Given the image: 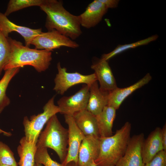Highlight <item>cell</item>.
<instances>
[{
    "label": "cell",
    "mask_w": 166,
    "mask_h": 166,
    "mask_svg": "<svg viewBox=\"0 0 166 166\" xmlns=\"http://www.w3.org/2000/svg\"><path fill=\"white\" fill-rule=\"evenodd\" d=\"M61 0H44L40 9L46 15L45 26L74 40L82 34L77 16L66 10Z\"/></svg>",
    "instance_id": "1"
},
{
    "label": "cell",
    "mask_w": 166,
    "mask_h": 166,
    "mask_svg": "<svg viewBox=\"0 0 166 166\" xmlns=\"http://www.w3.org/2000/svg\"><path fill=\"white\" fill-rule=\"evenodd\" d=\"M7 39L10 53L3 70L30 65L38 72H41L49 68L52 60L51 51L31 49L10 37Z\"/></svg>",
    "instance_id": "2"
},
{
    "label": "cell",
    "mask_w": 166,
    "mask_h": 166,
    "mask_svg": "<svg viewBox=\"0 0 166 166\" xmlns=\"http://www.w3.org/2000/svg\"><path fill=\"white\" fill-rule=\"evenodd\" d=\"M131 125L126 122L113 135L100 137V149L94 162L97 166H115L124 155L131 138Z\"/></svg>",
    "instance_id": "3"
},
{
    "label": "cell",
    "mask_w": 166,
    "mask_h": 166,
    "mask_svg": "<svg viewBox=\"0 0 166 166\" xmlns=\"http://www.w3.org/2000/svg\"><path fill=\"white\" fill-rule=\"evenodd\" d=\"M68 141V129L62 126L55 114L47 121L45 128L41 132L36 146L37 148L52 149L62 163L67 154Z\"/></svg>",
    "instance_id": "4"
},
{
    "label": "cell",
    "mask_w": 166,
    "mask_h": 166,
    "mask_svg": "<svg viewBox=\"0 0 166 166\" xmlns=\"http://www.w3.org/2000/svg\"><path fill=\"white\" fill-rule=\"evenodd\" d=\"M55 96L50 99L43 107L41 113L30 117H24L23 124L25 136L26 140L37 143L39 135L44 125L54 115L60 113L59 109L54 103Z\"/></svg>",
    "instance_id": "5"
},
{
    "label": "cell",
    "mask_w": 166,
    "mask_h": 166,
    "mask_svg": "<svg viewBox=\"0 0 166 166\" xmlns=\"http://www.w3.org/2000/svg\"><path fill=\"white\" fill-rule=\"evenodd\" d=\"M58 73L54 79L53 90L57 93L63 95L69 88L79 84H85L89 86L97 81L94 73L84 75L79 73H69L65 67H62L60 63L57 65Z\"/></svg>",
    "instance_id": "6"
},
{
    "label": "cell",
    "mask_w": 166,
    "mask_h": 166,
    "mask_svg": "<svg viewBox=\"0 0 166 166\" xmlns=\"http://www.w3.org/2000/svg\"><path fill=\"white\" fill-rule=\"evenodd\" d=\"M31 44L35 49L49 51L63 46L72 48L79 46L77 42L55 30L42 32L34 38Z\"/></svg>",
    "instance_id": "7"
},
{
    "label": "cell",
    "mask_w": 166,
    "mask_h": 166,
    "mask_svg": "<svg viewBox=\"0 0 166 166\" xmlns=\"http://www.w3.org/2000/svg\"><path fill=\"white\" fill-rule=\"evenodd\" d=\"M89 97V86L85 85L73 95L64 96L57 102L60 113L73 116L74 114L86 109Z\"/></svg>",
    "instance_id": "8"
},
{
    "label": "cell",
    "mask_w": 166,
    "mask_h": 166,
    "mask_svg": "<svg viewBox=\"0 0 166 166\" xmlns=\"http://www.w3.org/2000/svg\"><path fill=\"white\" fill-rule=\"evenodd\" d=\"M65 121L68 127V150L63 166L73 161L77 164L78 155L81 143L85 136L77 125L72 116L64 115Z\"/></svg>",
    "instance_id": "9"
},
{
    "label": "cell",
    "mask_w": 166,
    "mask_h": 166,
    "mask_svg": "<svg viewBox=\"0 0 166 166\" xmlns=\"http://www.w3.org/2000/svg\"><path fill=\"white\" fill-rule=\"evenodd\" d=\"M144 140L143 133L131 137L124 155L115 166H144L141 156V147Z\"/></svg>",
    "instance_id": "10"
},
{
    "label": "cell",
    "mask_w": 166,
    "mask_h": 166,
    "mask_svg": "<svg viewBox=\"0 0 166 166\" xmlns=\"http://www.w3.org/2000/svg\"><path fill=\"white\" fill-rule=\"evenodd\" d=\"M91 68L94 71L101 90L110 93L117 87L108 61L101 58L93 63Z\"/></svg>",
    "instance_id": "11"
},
{
    "label": "cell",
    "mask_w": 166,
    "mask_h": 166,
    "mask_svg": "<svg viewBox=\"0 0 166 166\" xmlns=\"http://www.w3.org/2000/svg\"><path fill=\"white\" fill-rule=\"evenodd\" d=\"M108 10L99 0H94L83 13L77 16L81 26L87 29L95 27L101 21Z\"/></svg>",
    "instance_id": "12"
},
{
    "label": "cell",
    "mask_w": 166,
    "mask_h": 166,
    "mask_svg": "<svg viewBox=\"0 0 166 166\" xmlns=\"http://www.w3.org/2000/svg\"><path fill=\"white\" fill-rule=\"evenodd\" d=\"M0 29V30L6 38L8 37L9 34L13 31L19 34L24 38L25 45L29 47L34 38L42 32L41 28L32 29L18 25L10 21L4 14L1 12Z\"/></svg>",
    "instance_id": "13"
},
{
    "label": "cell",
    "mask_w": 166,
    "mask_h": 166,
    "mask_svg": "<svg viewBox=\"0 0 166 166\" xmlns=\"http://www.w3.org/2000/svg\"><path fill=\"white\" fill-rule=\"evenodd\" d=\"M100 149V137L85 136L79 148L78 166H90L98 156Z\"/></svg>",
    "instance_id": "14"
},
{
    "label": "cell",
    "mask_w": 166,
    "mask_h": 166,
    "mask_svg": "<svg viewBox=\"0 0 166 166\" xmlns=\"http://www.w3.org/2000/svg\"><path fill=\"white\" fill-rule=\"evenodd\" d=\"M149 73L134 84L127 87L120 88L117 87L109 93L108 105L116 110L120 107L124 99L137 89L148 84L152 79Z\"/></svg>",
    "instance_id": "15"
},
{
    "label": "cell",
    "mask_w": 166,
    "mask_h": 166,
    "mask_svg": "<svg viewBox=\"0 0 166 166\" xmlns=\"http://www.w3.org/2000/svg\"><path fill=\"white\" fill-rule=\"evenodd\" d=\"M161 129L160 127H156L144 140L141 147V156L144 164L150 160L159 152L164 150Z\"/></svg>",
    "instance_id": "16"
},
{
    "label": "cell",
    "mask_w": 166,
    "mask_h": 166,
    "mask_svg": "<svg viewBox=\"0 0 166 166\" xmlns=\"http://www.w3.org/2000/svg\"><path fill=\"white\" fill-rule=\"evenodd\" d=\"M109 93L101 90L97 81L89 86V97L86 109L96 116L108 105Z\"/></svg>",
    "instance_id": "17"
},
{
    "label": "cell",
    "mask_w": 166,
    "mask_h": 166,
    "mask_svg": "<svg viewBox=\"0 0 166 166\" xmlns=\"http://www.w3.org/2000/svg\"><path fill=\"white\" fill-rule=\"evenodd\" d=\"M72 117L85 136L100 137L96 116L85 109L75 113Z\"/></svg>",
    "instance_id": "18"
},
{
    "label": "cell",
    "mask_w": 166,
    "mask_h": 166,
    "mask_svg": "<svg viewBox=\"0 0 166 166\" xmlns=\"http://www.w3.org/2000/svg\"><path fill=\"white\" fill-rule=\"evenodd\" d=\"M116 110L107 105L96 116L100 137H106L113 135L112 128L116 117Z\"/></svg>",
    "instance_id": "19"
},
{
    "label": "cell",
    "mask_w": 166,
    "mask_h": 166,
    "mask_svg": "<svg viewBox=\"0 0 166 166\" xmlns=\"http://www.w3.org/2000/svg\"><path fill=\"white\" fill-rule=\"evenodd\" d=\"M19 144L17 148L20 158L18 164L19 166H34L37 143L28 141L24 136L20 140Z\"/></svg>",
    "instance_id": "20"
},
{
    "label": "cell",
    "mask_w": 166,
    "mask_h": 166,
    "mask_svg": "<svg viewBox=\"0 0 166 166\" xmlns=\"http://www.w3.org/2000/svg\"><path fill=\"white\" fill-rule=\"evenodd\" d=\"M20 68H15L5 70L4 74L0 80V113L10 103V100L6 94V89L10 81L18 73Z\"/></svg>",
    "instance_id": "21"
},
{
    "label": "cell",
    "mask_w": 166,
    "mask_h": 166,
    "mask_svg": "<svg viewBox=\"0 0 166 166\" xmlns=\"http://www.w3.org/2000/svg\"><path fill=\"white\" fill-rule=\"evenodd\" d=\"M158 37L157 35H154L132 43L119 45L110 52L104 54L102 55L101 58L108 61L112 57L126 50L135 48L140 46L146 45L152 42L155 41L158 38Z\"/></svg>",
    "instance_id": "22"
},
{
    "label": "cell",
    "mask_w": 166,
    "mask_h": 166,
    "mask_svg": "<svg viewBox=\"0 0 166 166\" xmlns=\"http://www.w3.org/2000/svg\"><path fill=\"white\" fill-rule=\"evenodd\" d=\"M44 0H10L4 13L7 17L12 13L32 6H41Z\"/></svg>",
    "instance_id": "23"
},
{
    "label": "cell",
    "mask_w": 166,
    "mask_h": 166,
    "mask_svg": "<svg viewBox=\"0 0 166 166\" xmlns=\"http://www.w3.org/2000/svg\"><path fill=\"white\" fill-rule=\"evenodd\" d=\"M10 48L7 38L0 30V76L10 56Z\"/></svg>",
    "instance_id": "24"
},
{
    "label": "cell",
    "mask_w": 166,
    "mask_h": 166,
    "mask_svg": "<svg viewBox=\"0 0 166 166\" xmlns=\"http://www.w3.org/2000/svg\"><path fill=\"white\" fill-rule=\"evenodd\" d=\"M34 160L35 163L43 164L44 166H63L61 163H58L51 159L46 148H37Z\"/></svg>",
    "instance_id": "25"
},
{
    "label": "cell",
    "mask_w": 166,
    "mask_h": 166,
    "mask_svg": "<svg viewBox=\"0 0 166 166\" xmlns=\"http://www.w3.org/2000/svg\"><path fill=\"white\" fill-rule=\"evenodd\" d=\"M0 164L18 166L14 154L6 144L0 141Z\"/></svg>",
    "instance_id": "26"
},
{
    "label": "cell",
    "mask_w": 166,
    "mask_h": 166,
    "mask_svg": "<svg viewBox=\"0 0 166 166\" xmlns=\"http://www.w3.org/2000/svg\"><path fill=\"white\" fill-rule=\"evenodd\" d=\"M144 166H166V151L159 152Z\"/></svg>",
    "instance_id": "27"
},
{
    "label": "cell",
    "mask_w": 166,
    "mask_h": 166,
    "mask_svg": "<svg viewBox=\"0 0 166 166\" xmlns=\"http://www.w3.org/2000/svg\"><path fill=\"white\" fill-rule=\"evenodd\" d=\"M103 3L107 9L115 8L118 6L119 0H99Z\"/></svg>",
    "instance_id": "28"
},
{
    "label": "cell",
    "mask_w": 166,
    "mask_h": 166,
    "mask_svg": "<svg viewBox=\"0 0 166 166\" xmlns=\"http://www.w3.org/2000/svg\"><path fill=\"white\" fill-rule=\"evenodd\" d=\"M161 138L164 150L166 151V124L161 129Z\"/></svg>",
    "instance_id": "29"
},
{
    "label": "cell",
    "mask_w": 166,
    "mask_h": 166,
    "mask_svg": "<svg viewBox=\"0 0 166 166\" xmlns=\"http://www.w3.org/2000/svg\"><path fill=\"white\" fill-rule=\"evenodd\" d=\"M0 134H3L6 136H9L11 135L10 132H6L0 128Z\"/></svg>",
    "instance_id": "30"
},
{
    "label": "cell",
    "mask_w": 166,
    "mask_h": 166,
    "mask_svg": "<svg viewBox=\"0 0 166 166\" xmlns=\"http://www.w3.org/2000/svg\"><path fill=\"white\" fill-rule=\"evenodd\" d=\"M64 166H78L77 164L73 161L70 162Z\"/></svg>",
    "instance_id": "31"
},
{
    "label": "cell",
    "mask_w": 166,
    "mask_h": 166,
    "mask_svg": "<svg viewBox=\"0 0 166 166\" xmlns=\"http://www.w3.org/2000/svg\"><path fill=\"white\" fill-rule=\"evenodd\" d=\"M34 166H42V165L41 164L35 163Z\"/></svg>",
    "instance_id": "32"
},
{
    "label": "cell",
    "mask_w": 166,
    "mask_h": 166,
    "mask_svg": "<svg viewBox=\"0 0 166 166\" xmlns=\"http://www.w3.org/2000/svg\"><path fill=\"white\" fill-rule=\"evenodd\" d=\"M90 166H97L93 161Z\"/></svg>",
    "instance_id": "33"
},
{
    "label": "cell",
    "mask_w": 166,
    "mask_h": 166,
    "mask_svg": "<svg viewBox=\"0 0 166 166\" xmlns=\"http://www.w3.org/2000/svg\"><path fill=\"white\" fill-rule=\"evenodd\" d=\"M0 166H13L0 164Z\"/></svg>",
    "instance_id": "34"
},
{
    "label": "cell",
    "mask_w": 166,
    "mask_h": 166,
    "mask_svg": "<svg viewBox=\"0 0 166 166\" xmlns=\"http://www.w3.org/2000/svg\"></svg>",
    "instance_id": "35"
}]
</instances>
